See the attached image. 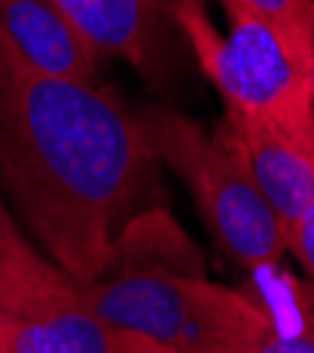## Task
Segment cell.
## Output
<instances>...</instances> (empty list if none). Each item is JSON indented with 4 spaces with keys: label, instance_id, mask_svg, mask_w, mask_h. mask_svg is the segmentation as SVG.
Returning <instances> with one entry per match:
<instances>
[{
    "label": "cell",
    "instance_id": "1",
    "mask_svg": "<svg viewBox=\"0 0 314 353\" xmlns=\"http://www.w3.org/2000/svg\"><path fill=\"white\" fill-rule=\"evenodd\" d=\"M157 165L121 99L37 73L0 42V199L70 278L96 281L157 208Z\"/></svg>",
    "mask_w": 314,
    "mask_h": 353
},
{
    "label": "cell",
    "instance_id": "2",
    "mask_svg": "<svg viewBox=\"0 0 314 353\" xmlns=\"http://www.w3.org/2000/svg\"><path fill=\"white\" fill-rule=\"evenodd\" d=\"M155 210L124 230L96 281H79L90 308L112 334L141 336L168 353H250L266 328L264 305L208 281L202 263L171 267L149 252Z\"/></svg>",
    "mask_w": 314,
    "mask_h": 353
},
{
    "label": "cell",
    "instance_id": "3",
    "mask_svg": "<svg viewBox=\"0 0 314 353\" xmlns=\"http://www.w3.org/2000/svg\"><path fill=\"white\" fill-rule=\"evenodd\" d=\"M135 115L155 160L186 183L205 225L242 270L253 275L284 261L286 233L224 123L205 132L199 121L168 107Z\"/></svg>",
    "mask_w": 314,
    "mask_h": 353
},
{
    "label": "cell",
    "instance_id": "4",
    "mask_svg": "<svg viewBox=\"0 0 314 353\" xmlns=\"http://www.w3.org/2000/svg\"><path fill=\"white\" fill-rule=\"evenodd\" d=\"M230 31L222 34L208 9L174 17L199 68L213 81L224 107L275 123L286 138L314 152V115L308 68L284 42L239 6L222 0Z\"/></svg>",
    "mask_w": 314,
    "mask_h": 353
},
{
    "label": "cell",
    "instance_id": "5",
    "mask_svg": "<svg viewBox=\"0 0 314 353\" xmlns=\"http://www.w3.org/2000/svg\"><path fill=\"white\" fill-rule=\"evenodd\" d=\"M0 331L9 353H115L81 283L34 244L0 199Z\"/></svg>",
    "mask_w": 314,
    "mask_h": 353
},
{
    "label": "cell",
    "instance_id": "6",
    "mask_svg": "<svg viewBox=\"0 0 314 353\" xmlns=\"http://www.w3.org/2000/svg\"><path fill=\"white\" fill-rule=\"evenodd\" d=\"M57 3L101 59H121L146 79H163L168 68L174 17L205 9V0H57Z\"/></svg>",
    "mask_w": 314,
    "mask_h": 353
},
{
    "label": "cell",
    "instance_id": "7",
    "mask_svg": "<svg viewBox=\"0 0 314 353\" xmlns=\"http://www.w3.org/2000/svg\"><path fill=\"white\" fill-rule=\"evenodd\" d=\"M222 123L242 149L261 196L289 236L300 213L314 202V152L286 138L275 123L230 107H224Z\"/></svg>",
    "mask_w": 314,
    "mask_h": 353
},
{
    "label": "cell",
    "instance_id": "8",
    "mask_svg": "<svg viewBox=\"0 0 314 353\" xmlns=\"http://www.w3.org/2000/svg\"><path fill=\"white\" fill-rule=\"evenodd\" d=\"M0 42L37 73L99 81L101 57L57 0H0Z\"/></svg>",
    "mask_w": 314,
    "mask_h": 353
},
{
    "label": "cell",
    "instance_id": "9",
    "mask_svg": "<svg viewBox=\"0 0 314 353\" xmlns=\"http://www.w3.org/2000/svg\"><path fill=\"white\" fill-rule=\"evenodd\" d=\"M247 292L266 312V328L250 353H314V297L295 283L281 263L250 275Z\"/></svg>",
    "mask_w": 314,
    "mask_h": 353
},
{
    "label": "cell",
    "instance_id": "10",
    "mask_svg": "<svg viewBox=\"0 0 314 353\" xmlns=\"http://www.w3.org/2000/svg\"><path fill=\"white\" fill-rule=\"evenodd\" d=\"M261 26H266L289 54L311 70V42H314V0H228Z\"/></svg>",
    "mask_w": 314,
    "mask_h": 353
},
{
    "label": "cell",
    "instance_id": "11",
    "mask_svg": "<svg viewBox=\"0 0 314 353\" xmlns=\"http://www.w3.org/2000/svg\"><path fill=\"white\" fill-rule=\"evenodd\" d=\"M286 250L295 252V258L300 261V267L308 272V278L314 283V202L300 213L295 228L289 230Z\"/></svg>",
    "mask_w": 314,
    "mask_h": 353
},
{
    "label": "cell",
    "instance_id": "12",
    "mask_svg": "<svg viewBox=\"0 0 314 353\" xmlns=\"http://www.w3.org/2000/svg\"><path fill=\"white\" fill-rule=\"evenodd\" d=\"M115 353H168V350H163L155 342H146L141 336L115 334Z\"/></svg>",
    "mask_w": 314,
    "mask_h": 353
},
{
    "label": "cell",
    "instance_id": "13",
    "mask_svg": "<svg viewBox=\"0 0 314 353\" xmlns=\"http://www.w3.org/2000/svg\"><path fill=\"white\" fill-rule=\"evenodd\" d=\"M308 81H311V115H314V42H311V70H308Z\"/></svg>",
    "mask_w": 314,
    "mask_h": 353
},
{
    "label": "cell",
    "instance_id": "14",
    "mask_svg": "<svg viewBox=\"0 0 314 353\" xmlns=\"http://www.w3.org/2000/svg\"><path fill=\"white\" fill-rule=\"evenodd\" d=\"M0 353H6V336H3V331H0Z\"/></svg>",
    "mask_w": 314,
    "mask_h": 353
},
{
    "label": "cell",
    "instance_id": "15",
    "mask_svg": "<svg viewBox=\"0 0 314 353\" xmlns=\"http://www.w3.org/2000/svg\"><path fill=\"white\" fill-rule=\"evenodd\" d=\"M6 353H9V347H6Z\"/></svg>",
    "mask_w": 314,
    "mask_h": 353
}]
</instances>
